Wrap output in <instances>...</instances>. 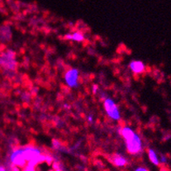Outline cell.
<instances>
[{
  "label": "cell",
  "mask_w": 171,
  "mask_h": 171,
  "mask_svg": "<svg viewBox=\"0 0 171 171\" xmlns=\"http://www.w3.org/2000/svg\"><path fill=\"white\" fill-rule=\"evenodd\" d=\"M131 70L137 74L142 73L145 70V65L142 61H132L130 64Z\"/></svg>",
  "instance_id": "obj_5"
},
{
  "label": "cell",
  "mask_w": 171,
  "mask_h": 171,
  "mask_svg": "<svg viewBox=\"0 0 171 171\" xmlns=\"http://www.w3.org/2000/svg\"><path fill=\"white\" fill-rule=\"evenodd\" d=\"M161 161L163 162V163L166 162V157H164V156H161Z\"/></svg>",
  "instance_id": "obj_11"
},
{
  "label": "cell",
  "mask_w": 171,
  "mask_h": 171,
  "mask_svg": "<svg viewBox=\"0 0 171 171\" xmlns=\"http://www.w3.org/2000/svg\"><path fill=\"white\" fill-rule=\"evenodd\" d=\"M148 155H149V158H150V160H151V161L152 162L153 164H155V165H160L159 159H158L157 155H156V153L155 152L154 150H152V149H149Z\"/></svg>",
  "instance_id": "obj_8"
},
{
  "label": "cell",
  "mask_w": 171,
  "mask_h": 171,
  "mask_svg": "<svg viewBox=\"0 0 171 171\" xmlns=\"http://www.w3.org/2000/svg\"><path fill=\"white\" fill-rule=\"evenodd\" d=\"M78 77H79V71L76 69H72L70 70L65 75V80L70 87H75L77 86Z\"/></svg>",
  "instance_id": "obj_4"
},
{
  "label": "cell",
  "mask_w": 171,
  "mask_h": 171,
  "mask_svg": "<svg viewBox=\"0 0 171 171\" xmlns=\"http://www.w3.org/2000/svg\"><path fill=\"white\" fill-rule=\"evenodd\" d=\"M142 141L137 134H135V137H133L132 140H131L130 142H127V148L128 152L130 154L139 153L142 150Z\"/></svg>",
  "instance_id": "obj_3"
},
{
  "label": "cell",
  "mask_w": 171,
  "mask_h": 171,
  "mask_svg": "<svg viewBox=\"0 0 171 171\" xmlns=\"http://www.w3.org/2000/svg\"><path fill=\"white\" fill-rule=\"evenodd\" d=\"M135 171H149L148 169H145V168H142V167H140L138 169H137Z\"/></svg>",
  "instance_id": "obj_10"
},
{
  "label": "cell",
  "mask_w": 171,
  "mask_h": 171,
  "mask_svg": "<svg viewBox=\"0 0 171 171\" xmlns=\"http://www.w3.org/2000/svg\"><path fill=\"white\" fill-rule=\"evenodd\" d=\"M0 65L5 69L13 70L16 65L14 52L11 50H8L0 55Z\"/></svg>",
  "instance_id": "obj_1"
},
{
  "label": "cell",
  "mask_w": 171,
  "mask_h": 171,
  "mask_svg": "<svg viewBox=\"0 0 171 171\" xmlns=\"http://www.w3.org/2000/svg\"><path fill=\"white\" fill-rule=\"evenodd\" d=\"M67 39H70V40H75L77 41H81L84 40V36H83L80 32H75L74 34H70L66 36Z\"/></svg>",
  "instance_id": "obj_9"
},
{
  "label": "cell",
  "mask_w": 171,
  "mask_h": 171,
  "mask_svg": "<svg viewBox=\"0 0 171 171\" xmlns=\"http://www.w3.org/2000/svg\"><path fill=\"white\" fill-rule=\"evenodd\" d=\"M112 161L116 166L118 167L124 166V165L127 164V160H126L123 156H122V155H114L113 157H112Z\"/></svg>",
  "instance_id": "obj_7"
},
{
  "label": "cell",
  "mask_w": 171,
  "mask_h": 171,
  "mask_svg": "<svg viewBox=\"0 0 171 171\" xmlns=\"http://www.w3.org/2000/svg\"><path fill=\"white\" fill-rule=\"evenodd\" d=\"M104 107L107 115L114 120L120 119V112L113 101L110 98H107L104 102Z\"/></svg>",
  "instance_id": "obj_2"
},
{
  "label": "cell",
  "mask_w": 171,
  "mask_h": 171,
  "mask_svg": "<svg viewBox=\"0 0 171 171\" xmlns=\"http://www.w3.org/2000/svg\"><path fill=\"white\" fill-rule=\"evenodd\" d=\"M135 134L136 133L131 128L127 127H124L122 130V137H124V139L126 140L127 142H130L131 140H132L133 137H135Z\"/></svg>",
  "instance_id": "obj_6"
},
{
  "label": "cell",
  "mask_w": 171,
  "mask_h": 171,
  "mask_svg": "<svg viewBox=\"0 0 171 171\" xmlns=\"http://www.w3.org/2000/svg\"><path fill=\"white\" fill-rule=\"evenodd\" d=\"M0 171H6V169L3 166H0Z\"/></svg>",
  "instance_id": "obj_12"
}]
</instances>
